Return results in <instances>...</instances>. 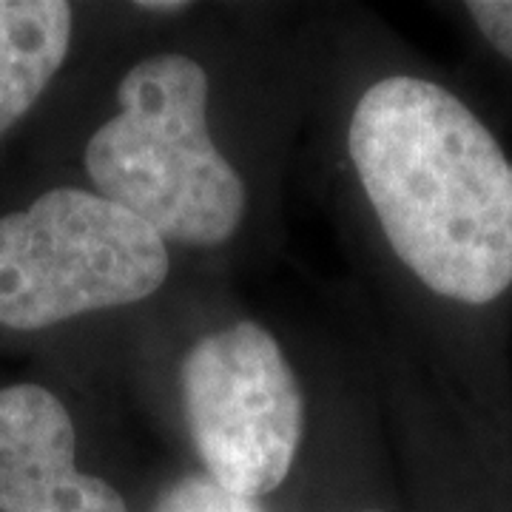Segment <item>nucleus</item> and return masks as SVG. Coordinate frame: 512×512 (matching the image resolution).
I'll list each match as a JSON object with an SVG mask.
<instances>
[{"label": "nucleus", "instance_id": "nucleus-1", "mask_svg": "<svg viewBox=\"0 0 512 512\" xmlns=\"http://www.w3.org/2000/svg\"><path fill=\"white\" fill-rule=\"evenodd\" d=\"M348 151L390 251L430 293L484 308L512 288V160L456 92L419 74L370 83Z\"/></svg>", "mask_w": 512, "mask_h": 512}, {"label": "nucleus", "instance_id": "nucleus-2", "mask_svg": "<svg viewBox=\"0 0 512 512\" xmlns=\"http://www.w3.org/2000/svg\"><path fill=\"white\" fill-rule=\"evenodd\" d=\"M208 109L211 77L200 60L154 52L123 74L117 109L83 151L94 191L168 245H225L248 211L245 180L214 140Z\"/></svg>", "mask_w": 512, "mask_h": 512}, {"label": "nucleus", "instance_id": "nucleus-3", "mask_svg": "<svg viewBox=\"0 0 512 512\" xmlns=\"http://www.w3.org/2000/svg\"><path fill=\"white\" fill-rule=\"evenodd\" d=\"M171 274V245L89 188H52L0 217V325L43 330L146 302Z\"/></svg>", "mask_w": 512, "mask_h": 512}, {"label": "nucleus", "instance_id": "nucleus-4", "mask_svg": "<svg viewBox=\"0 0 512 512\" xmlns=\"http://www.w3.org/2000/svg\"><path fill=\"white\" fill-rule=\"evenodd\" d=\"M180 396L205 476L256 501L285 484L305 436V393L271 330L234 322L200 336L180 367Z\"/></svg>", "mask_w": 512, "mask_h": 512}, {"label": "nucleus", "instance_id": "nucleus-5", "mask_svg": "<svg viewBox=\"0 0 512 512\" xmlns=\"http://www.w3.org/2000/svg\"><path fill=\"white\" fill-rule=\"evenodd\" d=\"M0 512H128L106 478L77 467V430L49 387H0Z\"/></svg>", "mask_w": 512, "mask_h": 512}, {"label": "nucleus", "instance_id": "nucleus-6", "mask_svg": "<svg viewBox=\"0 0 512 512\" xmlns=\"http://www.w3.org/2000/svg\"><path fill=\"white\" fill-rule=\"evenodd\" d=\"M72 3L0 0V137L35 109L69 55Z\"/></svg>", "mask_w": 512, "mask_h": 512}, {"label": "nucleus", "instance_id": "nucleus-7", "mask_svg": "<svg viewBox=\"0 0 512 512\" xmlns=\"http://www.w3.org/2000/svg\"><path fill=\"white\" fill-rule=\"evenodd\" d=\"M151 512H265V507L256 498L225 490L205 473H194L174 481L154 501Z\"/></svg>", "mask_w": 512, "mask_h": 512}, {"label": "nucleus", "instance_id": "nucleus-8", "mask_svg": "<svg viewBox=\"0 0 512 512\" xmlns=\"http://www.w3.org/2000/svg\"><path fill=\"white\" fill-rule=\"evenodd\" d=\"M467 15L490 49L512 63V0H473L467 3Z\"/></svg>", "mask_w": 512, "mask_h": 512}, {"label": "nucleus", "instance_id": "nucleus-9", "mask_svg": "<svg viewBox=\"0 0 512 512\" xmlns=\"http://www.w3.org/2000/svg\"><path fill=\"white\" fill-rule=\"evenodd\" d=\"M137 9H143V12H154V15H174V12H183V9H188V3H174V0L154 3V0H146V3H137Z\"/></svg>", "mask_w": 512, "mask_h": 512}, {"label": "nucleus", "instance_id": "nucleus-10", "mask_svg": "<svg viewBox=\"0 0 512 512\" xmlns=\"http://www.w3.org/2000/svg\"><path fill=\"white\" fill-rule=\"evenodd\" d=\"M362 512H384V510H362Z\"/></svg>", "mask_w": 512, "mask_h": 512}]
</instances>
